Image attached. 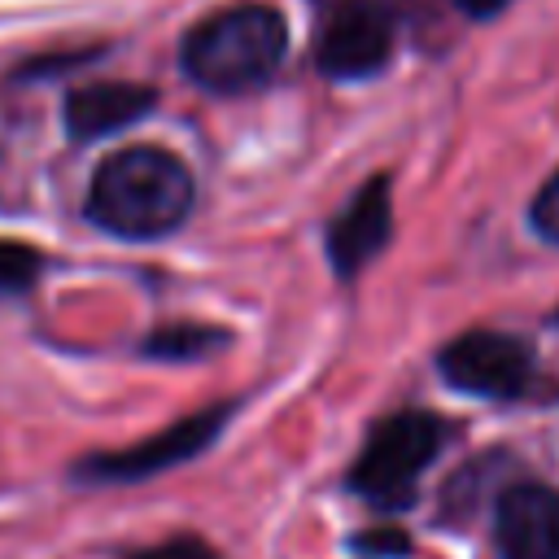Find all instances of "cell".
I'll return each mask as SVG.
<instances>
[{
  "instance_id": "cell-13",
  "label": "cell",
  "mask_w": 559,
  "mask_h": 559,
  "mask_svg": "<svg viewBox=\"0 0 559 559\" xmlns=\"http://www.w3.org/2000/svg\"><path fill=\"white\" fill-rule=\"evenodd\" d=\"M354 555L402 559V555H411V537L402 528H367V533H354Z\"/></svg>"
},
{
  "instance_id": "cell-15",
  "label": "cell",
  "mask_w": 559,
  "mask_h": 559,
  "mask_svg": "<svg viewBox=\"0 0 559 559\" xmlns=\"http://www.w3.org/2000/svg\"><path fill=\"white\" fill-rule=\"evenodd\" d=\"M135 559H218L201 537H175V542H166V546H153V550H144V555H135Z\"/></svg>"
},
{
  "instance_id": "cell-9",
  "label": "cell",
  "mask_w": 559,
  "mask_h": 559,
  "mask_svg": "<svg viewBox=\"0 0 559 559\" xmlns=\"http://www.w3.org/2000/svg\"><path fill=\"white\" fill-rule=\"evenodd\" d=\"M153 105H157L153 87L127 83V79H100V83L74 87L66 96L61 118L74 140H100V135H114V131L140 122L144 114H153Z\"/></svg>"
},
{
  "instance_id": "cell-12",
  "label": "cell",
  "mask_w": 559,
  "mask_h": 559,
  "mask_svg": "<svg viewBox=\"0 0 559 559\" xmlns=\"http://www.w3.org/2000/svg\"><path fill=\"white\" fill-rule=\"evenodd\" d=\"M44 258L22 240H0V293H26L39 275Z\"/></svg>"
},
{
  "instance_id": "cell-3",
  "label": "cell",
  "mask_w": 559,
  "mask_h": 559,
  "mask_svg": "<svg viewBox=\"0 0 559 559\" xmlns=\"http://www.w3.org/2000/svg\"><path fill=\"white\" fill-rule=\"evenodd\" d=\"M445 419L432 415V411H397V415H384L354 467H349V489L358 498H367L371 507L380 511H402L415 502V485L424 476V467L441 454L445 445Z\"/></svg>"
},
{
  "instance_id": "cell-14",
  "label": "cell",
  "mask_w": 559,
  "mask_h": 559,
  "mask_svg": "<svg viewBox=\"0 0 559 559\" xmlns=\"http://www.w3.org/2000/svg\"><path fill=\"white\" fill-rule=\"evenodd\" d=\"M528 223L542 240L559 245V170L546 179V188L533 197V210H528Z\"/></svg>"
},
{
  "instance_id": "cell-7",
  "label": "cell",
  "mask_w": 559,
  "mask_h": 559,
  "mask_svg": "<svg viewBox=\"0 0 559 559\" xmlns=\"http://www.w3.org/2000/svg\"><path fill=\"white\" fill-rule=\"evenodd\" d=\"M498 559H559V489L515 480L493 502Z\"/></svg>"
},
{
  "instance_id": "cell-5",
  "label": "cell",
  "mask_w": 559,
  "mask_h": 559,
  "mask_svg": "<svg viewBox=\"0 0 559 559\" xmlns=\"http://www.w3.org/2000/svg\"><path fill=\"white\" fill-rule=\"evenodd\" d=\"M231 406H205L197 415H183L179 424L144 437L140 445H127V450H109V454H87L74 463V476L79 480H92V485H127V480H148L157 472H170L188 459H197L201 450L214 445V437L223 432Z\"/></svg>"
},
{
  "instance_id": "cell-4",
  "label": "cell",
  "mask_w": 559,
  "mask_h": 559,
  "mask_svg": "<svg viewBox=\"0 0 559 559\" xmlns=\"http://www.w3.org/2000/svg\"><path fill=\"white\" fill-rule=\"evenodd\" d=\"M393 57V13L380 0H314V61L328 79H371Z\"/></svg>"
},
{
  "instance_id": "cell-11",
  "label": "cell",
  "mask_w": 559,
  "mask_h": 559,
  "mask_svg": "<svg viewBox=\"0 0 559 559\" xmlns=\"http://www.w3.org/2000/svg\"><path fill=\"white\" fill-rule=\"evenodd\" d=\"M489 463H493V459L459 467V476L445 485V498H441V502H445V520H467V515L480 507V498H485V485L493 480Z\"/></svg>"
},
{
  "instance_id": "cell-17",
  "label": "cell",
  "mask_w": 559,
  "mask_h": 559,
  "mask_svg": "<svg viewBox=\"0 0 559 559\" xmlns=\"http://www.w3.org/2000/svg\"><path fill=\"white\" fill-rule=\"evenodd\" d=\"M555 328H559V310H555Z\"/></svg>"
},
{
  "instance_id": "cell-16",
  "label": "cell",
  "mask_w": 559,
  "mask_h": 559,
  "mask_svg": "<svg viewBox=\"0 0 559 559\" xmlns=\"http://www.w3.org/2000/svg\"><path fill=\"white\" fill-rule=\"evenodd\" d=\"M463 13H472V17H493L498 9H507L511 0H454Z\"/></svg>"
},
{
  "instance_id": "cell-2",
  "label": "cell",
  "mask_w": 559,
  "mask_h": 559,
  "mask_svg": "<svg viewBox=\"0 0 559 559\" xmlns=\"http://www.w3.org/2000/svg\"><path fill=\"white\" fill-rule=\"evenodd\" d=\"M284 52H288V22L280 9L231 4L188 26L179 44V66L197 87L218 96H240L271 83Z\"/></svg>"
},
{
  "instance_id": "cell-10",
  "label": "cell",
  "mask_w": 559,
  "mask_h": 559,
  "mask_svg": "<svg viewBox=\"0 0 559 559\" xmlns=\"http://www.w3.org/2000/svg\"><path fill=\"white\" fill-rule=\"evenodd\" d=\"M231 336L223 328H205V323H170L157 328L144 341L148 358H166V362H192V358H210L214 349H223Z\"/></svg>"
},
{
  "instance_id": "cell-6",
  "label": "cell",
  "mask_w": 559,
  "mask_h": 559,
  "mask_svg": "<svg viewBox=\"0 0 559 559\" xmlns=\"http://www.w3.org/2000/svg\"><path fill=\"white\" fill-rule=\"evenodd\" d=\"M437 371L450 389L472 393V397H520L533 380V349L511 336V332H493V328H472L454 341L441 345L437 354Z\"/></svg>"
},
{
  "instance_id": "cell-8",
  "label": "cell",
  "mask_w": 559,
  "mask_h": 559,
  "mask_svg": "<svg viewBox=\"0 0 559 559\" xmlns=\"http://www.w3.org/2000/svg\"><path fill=\"white\" fill-rule=\"evenodd\" d=\"M393 231V201H389V179L376 175L367 179L349 201L345 210L332 218L328 227V262L341 280H354L389 240Z\"/></svg>"
},
{
  "instance_id": "cell-1",
  "label": "cell",
  "mask_w": 559,
  "mask_h": 559,
  "mask_svg": "<svg viewBox=\"0 0 559 559\" xmlns=\"http://www.w3.org/2000/svg\"><path fill=\"white\" fill-rule=\"evenodd\" d=\"M197 201L188 162L157 144H131L105 157L87 188V218L127 240H153L175 231Z\"/></svg>"
}]
</instances>
